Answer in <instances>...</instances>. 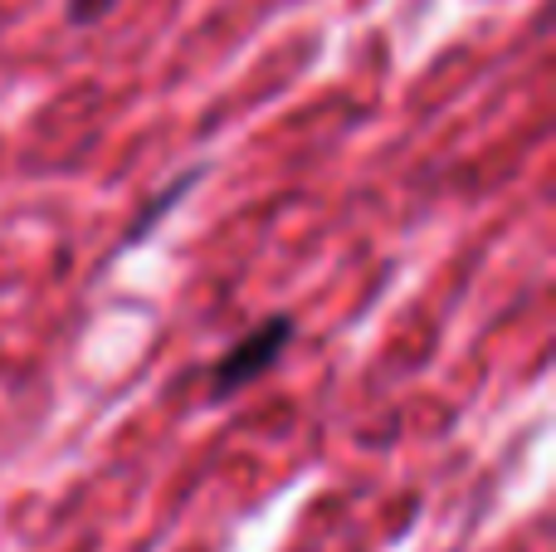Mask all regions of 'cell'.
Listing matches in <instances>:
<instances>
[{
    "mask_svg": "<svg viewBox=\"0 0 556 552\" xmlns=\"http://www.w3.org/2000/svg\"><path fill=\"white\" fill-rule=\"evenodd\" d=\"M201 181H205V166H201V162H195V166H186L181 176H172V181H166L162 191H156L152 201H147L142 211L132 215V221H127V230H123V240H117V250H132V244H142L147 235H152L156 225H162L166 215H172L176 205H181L186 196H191V191H195V186H201Z\"/></svg>",
    "mask_w": 556,
    "mask_h": 552,
    "instance_id": "cell-2",
    "label": "cell"
},
{
    "mask_svg": "<svg viewBox=\"0 0 556 552\" xmlns=\"http://www.w3.org/2000/svg\"><path fill=\"white\" fill-rule=\"evenodd\" d=\"M293 338H298L293 313H269L264 323H254L244 338L230 342V352H220V362H215L211 377H205V397L211 401L240 397L244 387H254V381L269 377L278 362H283V352L293 348Z\"/></svg>",
    "mask_w": 556,
    "mask_h": 552,
    "instance_id": "cell-1",
    "label": "cell"
},
{
    "mask_svg": "<svg viewBox=\"0 0 556 552\" xmlns=\"http://www.w3.org/2000/svg\"><path fill=\"white\" fill-rule=\"evenodd\" d=\"M117 10V0H68L64 5V15H68V25H98V20H108Z\"/></svg>",
    "mask_w": 556,
    "mask_h": 552,
    "instance_id": "cell-3",
    "label": "cell"
}]
</instances>
